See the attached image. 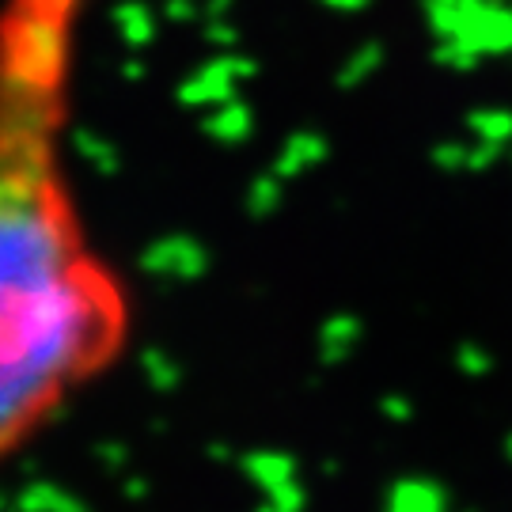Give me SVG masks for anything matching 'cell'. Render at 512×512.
Segmentation results:
<instances>
[{"mask_svg":"<svg viewBox=\"0 0 512 512\" xmlns=\"http://www.w3.org/2000/svg\"><path fill=\"white\" fill-rule=\"evenodd\" d=\"M84 12L0 0V448L114 327L61 179Z\"/></svg>","mask_w":512,"mask_h":512,"instance_id":"cell-1","label":"cell"},{"mask_svg":"<svg viewBox=\"0 0 512 512\" xmlns=\"http://www.w3.org/2000/svg\"><path fill=\"white\" fill-rule=\"evenodd\" d=\"M239 471L255 482L262 494H270L277 486L293 482L296 478V459L289 452H274V448H258V452H247L239 456Z\"/></svg>","mask_w":512,"mask_h":512,"instance_id":"cell-2","label":"cell"},{"mask_svg":"<svg viewBox=\"0 0 512 512\" xmlns=\"http://www.w3.org/2000/svg\"><path fill=\"white\" fill-rule=\"evenodd\" d=\"M444 490L429 478H399L387 490V512H444Z\"/></svg>","mask_w":512,"mask_h":512,"instance_id":"cell-3","label":"cell"},{"mask_svg":"<svg viewBox=\"0 0 512 512\" xmlns=\"http://www.w3.org/2000/svg\"><path fill=\"white\" fill-rule=\"evenodd\" d=\"M361 334H365V327L353 315H334V319H327L319 327V361L323 365H342L349 353H353V346L361 342Z\"/></svg>","mask_w":512,"mask_h":512,"instance_id":"cell-4","label":"cell"},{"mask_svg":"<svg viewBox=\"0 0 512 512\" xmlns=\"http://www.w3.org/2000/svg\"><path fill=\"white\" fill-rule=\"evenodd\" d=\"M16 512H88V505L69 490H61L57 482L38 478L16 494Z\"/></svg>","mask_w":512,"mask_h":512,"instance_id":"cell-5","label":"cell"},{"mask_svg":"<svg viewBox=\"0 0 512 512\" xmlns=\"http://www.w3.org/2000/svg\"><path fill=\"white\" fill-rule=\"evenodd\" d=\"M141 376L160 395H171V391H179V384H183V368H179V361L167 349H145L141 353Z\"/></svg>","mask_w":512,"mask_h":512,"instance_id":"cell-6","label":"cell"},{"mask_svg":"<svg viewBox=\"0 0 512 512\" xmlns=\"http://www.w3.org/2000/svg\"><path fill=\"white\" fill-rule=\"evenodd\" d=\"M266 505H270L274 512H304L308 509V490L293 478V482H285V486L270 490V494H266Z\"/></svg>","mask_w":512,"mask_h":512,"instance_id":"cell-7","label":"cell"},{"mask_svg":"<svg viewBox=\"0 0 512 512\" xmlns=\"http://www.w3.org/2000/svg\"><path fill=\"white\" fill-rule=\"evenodd\" d=\"M95 459L107 471H122V467H129V448L122 440H103V444H95Z\"/></svg>","mask_w":512,"mask_h":512,"instance_id":"cell-8","label":"cell"},{"mask_svg":"<svg viewBox=\"0 0 512 512\" xmlns=\"http://www.w3.org/2000/svg\"><path fill=\"white\" fill-rule=\"evenodd\" d=\"M380 414H384L391 425H403V421L414 418V406H410V399H403V395H384V399H380Z\"/></svg>","mask_w":512,"mask_h":512,"instance_id":"cell-9","label":"cell"},{"mask_svg":"<svg viewBox=\"0 0 512 512\" xmlns=\"http://www.w3.org/2000/svg\"><path fill=\"white\" fill-rule=\"evenodd\" d=\"M122 494L133 497V501H141V497H148V478H141V475L126 478V482H122Z\"/></svg>","mask_w":512,"mask_h":512,"instance_id":"cell-10","label":"cell"},{"mask_svg":"<svg viewBox=\"0 0 512 512\" xmlns=\"http://www.w3.org/2000/svg\"><path fill=\"white\" fill-rule=\"evenodd\" d=\"M459 365L478 372V368H486V361H482V353H478V349H463V353H459Z\"/></svg>","mask_w":512,"mask_h":512,"instance_id":"cell-11","label":"cell"},{"mask_svg":"<svg viewBox=\"0 0 512 512\" xmlns=\"http://www.w3.org/2000/svg\"><path fill=\"white\" fill-rule=\"evenodd\" d=\"M209 459H232V444H224V440H217V444H209Z\"/></svg>","mask_w":512,"mask_h":512,"instance_id":"cell-12","label":"cell"},{"mask_svg":"<svg viewBox=\"0 0 512 512\" xmlns=\"http://www.w3.org/2000/svg\"><path fill=\"white\" fill-rule=\"evenodd\" d=\"M0 512H16V497L0 494Z\"/></svg>","mask_w":512,"mask_h":512,"instance_id":"cell-13","label":"cell"},{"mask_svg":"<svg viewBox=\"0 0 512 512\" xmlns=\"http://www.w3.org/2000/svg\"><path fill=\"white\" fill-rule=\"evenodd\" d=\"M255 512H274V509H270V505H266V501H262V505H258Z\"/></svg>","mask_w":512,"mask_h":512,"instance_id":"cell-14","label":"cell"}]
</instances>
